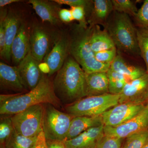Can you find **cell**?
<instances>
[{
  "mask_svg": "<svg viewBox=\"0 0 148 148\" xmlns=\"http://www.w3.org/2000/svg\"><path fill=\"white\" fill-rule=\"evenodd\" d=\"M48 104L57 108L60 107L61 103L55 95L53 82L44 75L38 85L27 93L1 94L0 114L2 115H13L33 106Z\"/></svg>",
  "mask_w": 148,
  "mask_h": 148,
  "instance_id": "1",
  "label": "cell"
},
{
  "mask_svg": "<svg viewBox=\"0 0 148 148\" xmlns=\"http://www.w3.org/2000/svg\"><path fill=\"white\" fill-rule=\"evenodd\" d=\"M53 85L56 95L63 104L70 105L86 97L84 72L73 57H67Z\"/></svg>",
  "mask_w": 148,
  "mask_h": 148,
  "instance_id": "2",
  "label": "cell"
},
{
  "mask_svg": "<svg viewBox=\"0 0 148 148\" xmlns=\"http://www.w3.org/2000/svg\"><path fill=\"white\" fill-rule=\"evenodd\" d=\"M115 12L113 18L107 23V32L113 41L116 47L129 54H140L137 39V30L129 16Z\"/></svg>",
  "mask_w": 148,
  "mask_h": 148,
  "instance_id": "3",
  "label": "cell"
},
{
  "mask_svg": "<svg viewBox=\"0 0 148 148\" xmlns=\"http://www.w3.org/2000/svg\"><path fill=\"white\" fill-rule=\"evenodd\" d=\"M90 29L80 27L70 41V53L86 73L107 72L111 64L99 62L89 44Z\"/></svg>",
  "mask_w": 148,
  "mask_h": 148,
  "instance_id": "4",
  "label": "cell"
},
{
  "mask_svg": "<svg viewBox=\"0 0 148 148\" xmlns=\"http://www.w3.org/2000/svg\"><path fill=\"white\" fill-rule=\"evenodd\" d=\"M120 95L108 93L86 96L66 107L67 113L73 117L96 116L119 104Z\"/></svg>",
  "mask_w": 148,
  "mask_h": 148,
  "instance_id": "5",
  "label": "cell"
},
{
  "mask_svg": "<svg viewBox=\"0 0 148 148\" xmlns=\"http://www.w3.org/2000/svg\"><path fill=\"white\" fill-rule=\"evenodd\" d=\"M45 106L36 105L11 117L15 132L29 138L37 137L43 128Z\"/></svg>",
  "mask_w": 148,
  "mask_h": 148,
  "instance_id": "6",
  "label": "cell"
},
{
  "mask_svg": "<svg viewBox=\"0 0 148 148\" xmlns=\"http://www.w3.org/2000/svg\"><path fill=\"white\" fill-rule=\"evenodd\" d=\"M43 129L47 140L65 141L73 116L45 104Z\"/></svg>",
  "mask_w": 148,
  "mask_h": 148,
  "instance_id": "7",
  "label": "cell"
},
{
  "mask_svg": "<svg viewBox=\"0 0 148 148\" xmlns=\"http://www.w3.org/2000/svg\"><path fill=\"white\" fill-rule=\"evenodd\" d=\"M148 130V109L146 107L136 116L118 126L104 127L105 135L122 139Z\"/></svg>",
  "mask_w": 148,
  "mask_h": 148,
  "instance_id": "8",
  "label": "cell"
},
{
  "mask_svg": "<svg viewBox=\"0 0 148 148\" xmlns=\"http://www.w3.org/2000/svg\"><path fill=\"white\" fill-rule=\"evenodd\" d=\"M146 106L130 103H119L101 115L104 126L115 127L141 112Z\"/></svg>",
  "mask_w": 148,
  "mask_h": 148,
  "instance_id": "9",
  "label": "cell"
},
{
  "mask_svg": "<svg viewBox=\"0 0 148 148\" xmlns=\"http://www.w3.org/2000/svg\"><path fill=\"white\" fill-rule=\"evenodd\" d=\"M30 51L40 63L49 52L52 36L49 31L39 24L33 25L30 32Z\"/></svg>",
  "mask_w": 148,
  "mask_h": 148,
  "instance_id": "10",
  "label": "cell"
},
{
  "mask_svg": "<svg viewBox=\"0 0 148 148\" xmlns=\"http://www.w3.org/2000/svg\"><path fill=\"white\" fill-rule=\"evenodd\" d=\"M120 95L119 103L145 105L148 99V73L127 83Z\"/></svg>",
  "mask_w": 148,
  "mask_h": 148,
  "instance_id": "11",
  "label": "cell"
},
{
  "mask_svg": "<svg viewBox=\"0 0 148 148\" xmlns=\"http://www.w3.org/2000/svg\"><path fill=\"white\" fill-rule=\"evenodd\" d=\"M40 64L32 55L30 50L17 66L24 86L29 91L38 85L44 75L40 68Z\"/></svg>",
  "mask_w": 148,
  "mask_h": 148,
  "instance_id": "12",
  "label": "cell"
},
{
  "mask_svg": "<svg viewBox=\"0 0 148 148\" xmlns=\"http://www.w3.org/2000/svg\"><path fill=\"white\" fill-rule=\"evenodd\" d=\"M70 41L65 36L56 40L54 45L45 57L49 75L57 73L62 68L70 52Z\"/></svg>",
  "mask_w": 148,
  "mask_h": 148,
  "instance_id": "13",
  "label": "cell"
},
{
  "mask_svg": "<svg viewBox=\"0 0 148 148\" xmlns=\"http://www.w3.org/2000/svg\"><path fill=\"white\" fill-rule=\"evenodd\" d=\"M30 32L27 25L21 23L11 48V59L14 64L18 66L27 55L30 50Z\"/></svg>",
  "mask_w": 148,
  "mask_h": 148,
  "instance_id": "14",
  "label": "cell"
},
{
  "mask_svg": "<svg viewBox=\"0 0 148 148\" xmlns=\"http://www.w3.org/2000/svg\"><path fill=\"white\" fill-rule=\"evenodd\" d=\"M104 125L88 130L76 138L64 141L67 148H95L105 135Z\"/></svg>",
  "mask_w": 148,
  "mask_h": 148,
  "instance_id": "15",
  "label": "cell"
},
{
  "mask_svg": "<svg viewBox=\"0 0 148 148\" xmlns=\"http://www.w3.org/2000/svg\"><path fill=\"white\" fill-rule=\"evenodd\" d=\"M0 85L4 90L22 91L26 89L17 66H10L0 63Z\"/></svg>",
  "mask_w": 148,
  "mask_h": 148,
  "instance_id": "16",
  "label": "cell"
},
{
  "mask_svg": "<svg viewBox=\"0 0 148 148\" xmlns=\"http://www.w3.org/2000/svg\"><path fill=\"white\" fill-rule=\"evenodd\" d=\"M86 96L104 95L109 93V79L107 72L86 73Z\"/></svg>",
  "mask_w": 148,
  "mask_h": 148,
  "instance_id": "17",
  "label": "cell"
},
{
  "mask_svg": "<svg viewBox=\"0 0 148 148\" xmlns=\"http://www.w3.org/2000/svg\"><path fill=\"white\" fill-rule=\"evenodd\" d=\"M103 125L101 116H80L73 118L68 135L65 141L76 138L88 130Z\"/></svg>",
  "mask_w": 148,
  "mask_h": 148,
  "instance_id": "18",
  "label": "cell"
},
{
  "mask_svg": "<svg viewBox=\"0 0 148 148\" xmlns=\"http://www.w3.org/2000/svg\"><path fill=\"white\" fill-rule=\"evenodd\" d=\"M21 22L19 16L13 12H9L5 21V49L3 58L7 61L11 60V48Z\"/></svg>",
  "mask_w": 148,
  "mask_h": 148,
  "instance_id": "19",
  "label": "cell"
},
{
  "mask_svg": "<svg viewBox=\"0 0 148 148\" xmlns=\"http://www.w3.org/2000/svg\"><path fill=\"white\" fill-rule=\"evenodd\" d=\"M114 10L112 3L110 0H94L92 1V8L89 22L90 28L98 24L106 25L107 19Z\"/></svg>",
  "mask_w": 148,
  "mask_h": 148,
  "instance_id": "20",
  "label": "cell"
},
{
  "mask_svg": "<svg viewBox=\"0 0 148 148\" xmlns=\"http://www.w3.org/2000/svg\"><path fill=\"white\" fill-rule=\"evenodd\" d=\"M29 3L32 5L36 13L43 21H47L54 25L60 23L59 10L49 1L30 0Z\"/></svg>",
  "mask_w": 148,
  "mask_h": 148,
  "instance_id": "21",
  "label": "cell"
},
{
  "mask_svg": "<svg viewBox=\"0 0 148 148\" xmlns=\"http://www.w3.org/2000/svg\"><path fill=\"white\" fill-rule=\"evenodd\" d=\"M90 29L89 44L94 53L116 47L106 30H101L98 25Z\"/></svg>",
  "mask_w": 148,
  "mask_h": 148,
  "instance_id": "22",
  "label": "cell"
},
{
  "mask_svg": "<svg viewBox=\"0 0 148 148\" xmlns=\"http://www.w3.org/2000/svg\"><path fill=\"white\" fill-rule=\"evenodd\" d=\"M110 69L123 75L129 82L143 76L147 73L142 68L128 64L123 57L117 54L111 64Z\"/></svg>",
  "mask_w": 148,
  "mask_h": 148,
  "instance_id": "23",
  "label": "cell"
},
{
  "mask_svg": "<svg viewBox=\"0 0 148 148\" xmlns=\"http://www.w3.org/2000/svg\"><path fill=\"white\" fill-rule=\"evenodd\" d=\"M109 79V92L114 95H120L129 80L123 75L109 69L107 72Z\"/></svg>",
  "mask_w": 148,
  "mask_h": 148,
  "instance_id": "24",
  "label": "cell"
},
{
  "mask_svg": "<svg viewBox=\"0 0 148 148\" xmlns=\"http://www.w3.org/2000/svg\"><path fill=\"white\" fill-rule=\"evenodd\" d=\"M136 30L140 55L145 63L148 73V28L139 27Z\"/></svg>",
  "mask_w": 148,
  "mask_h": 148,
  "instance_id": "25",
  "label": "cell"
},
{
  "mask_svg": "<svg viewBox=\"0 0 148 148\" xmlns=\"http://www.w3.org/2000/svg\"><path fill=\"white\" fill-rule=\"evenodd\" d=\"M36 138L25 137L15 132L5 147L6 148H32Z\"/></svg>",
  "mask_w": 148,
  "mask_h": 148,
  "instance_id": "26",
  "label": "cell"
},
{
  "mask_svg": "<svg viewBox=\"0 0 148 148\" xmlns=\"http://www.w3.org/2000/svg\"><path fill=\"white\" fill-rule=\"evenodd\" d=\"M114 10L135 17L138 10L136 3L130 0H112Z\"/></svg>",
  "mask_w": 148,
  "mask_h": 148,
  "instance_id": "27",
  "label": "cell"
},
{
  "mask_svg": "<svg viewBox=\"0 0 148 148\" xmlns=\"http://www.w3.org/2000/svg\"><path fill=\"white\" fill-rule=\"evenodd\" d=\"M15 132L10 117L1 119L0 122V143L5 146Z\"/></svg>",
  "mask_w": 148,
  "mask_h": 148,
  "instance_id": "28",
  "label": "cell"
},
{
  "mask_svg": "<svg viewBox=\"0 0 148 148\" xmlns=\"http://www.w3.org/2000/svg\"><path fill=\"white\" fill-rule=\"evenodd\" d=\"M126 139L122 148H143L148 140V130L131 135Z\"/></svg>",
  "mask_w": 148,
  "mask_h": 148,
  "instance_id": "29",
  "label": "cell"
},
{
  "mask_svg": "<svg viewBox=\"0 0 148 148\" xmlns=\"http://www.w3.org/2000/svg\"><path fill=\"white\" fill-rule=\"evenodd\" d=\"M116 55V47L95 53L96 60L104 64H112Z\"/></svg>",
  "mask_w": 148,
  "mask_h": 148,
  "instance_id": "30",
  "label": "cell"
},
{
  "mask_svg": "<svg viewBox=\"0 0 148 148\" xmlns=\"http://www.w3.org/2000/svg\"><path fill=\"white\" fill-rule=\"evenodd\" d=\"M123 139L104 135L95 148H121Z\"/></svg>",
  "mask_w": 148,
  "mask_h": 148,
  "instance_id": "31",
  "label": "cell"
},
{
  "mask_svg": "<svg viewBox=\"0 0 148 148\" xmlns=\"http://www.w3.org/2000/svg\"><path fill=\"white\" fill-rule=\"evenodd\" d=\"M135 17L139 27L148 28V0L144 1Z\"/></svg>",
  "mask_w": 148,
  "mask_h": 148,
  "instance_id": "32",
  "label": "cell"
},
{
  "mask_svg": "<svg viewBox=\"0 0 148 148\" xmlns=\"http://www.w3.org/2000/svg\"><path fill=\"white\" fill-rule=\"evenodd\" d=\"M72 15L74 20L79 22L80 27L86 28V8L82 6H76L71 7Z\"/></svg>",
  "mask_w": 148,
  "mask_h": 148,
  "instance_id": "33",
  "label": "cell"
},
{
  "mask_svg": "<svg viewBox=\"0 0 148 148\" xmlns=\"http://www.w3.org/2000/svg\"><path fill=\"white\" fill-rule=\"evenodd\" d=\"M6 11L1 10L0 17V54L1 57H3L5 49V21L7 16Z\"/></svg>",
  "mask_w": 148,
  "mask_h": 148,
  "instance_id": "34",
  "label": "cell"
},
{
  "mask_svg": "<svg viewBox=\"0 0 148 148\" xmlns=\"http://www.w3.org/2000/svg\"><path fill=\"white\" fill-rule=\"evenodd\" d=\"M52 1L59 5H66L70 6L71 7L82 6L86 9L92 4H90L92 1L85 0H53Z\"/></svg>",
  "mask_w": 148,
  "mask_h": 148,
  "instance_id": "35",
  "label": "cell"
},
{
  "mask_svg": "<svg viewBox=\"0 0 148 148\" xmlns=\"http://www.w3.org/2000/svg\"><path fill=\"white\" fill-rule=\"evenodd\" d=\"M32 148H48L47 139L43 128L37 136Z\"/></svg>",
  "mask_w": 148,
  "mask_h": 148,
  "instance_id": "36",
  "label": "cell"
},
{
  "mask_svg": "<svg viewBox=\"0 0 148 148\" xmlns=\"http://www.w3.org/2000/svg\"><path fill=\"white\" fill-rule=\"evenodd\" d=\"M59 17L61 21L70 23L74 20L71 10L62 9L59 12Z\"/></svg>",
  "mask_w": 148,
  "mask_h": 148,
  "instance_id": "37",
  "label": "cell"
},
{
  "mask_svg": "<svg viewBox=\"0 0 148 148\" xmlns=\"http://www.w3.org/2000/svg\"><path fill=\"white\" fill-rule=\"evenodd\" d=\"M48 148H67L64 141L58 140H47Z\"/></svg>",
  "mask_w": 148,
  "mask_h": 148,
  "instance_id": "38",
  "label": "cell"
},
{
  "mask_svg": "<svg viewBox=\"0 0 148 148\" xmlns=\"http://www.w3.org/2000/svg\"><path fill=\"white\" fill-rule=\"evenodd\" d=\"M19 0H1L0 1V6L1 7L5 6L8 5L12 3L19 2H21Z\"/></svg>",
  "mask_w": 148,
  "mask_h": 148,
  "instance_id": "39",
  "label": "cell"
},
{
  "mask_svg": "<svg viewBox=\"0 0 148 148\" xmlns=\"http://www.w3.org/2000/svg\"><path fill=\"white\" fill-rule=\"evenodd\" d=\"M143 148H148V140L147 141V143H146L145 145V146H144Z\"/></svg>",
  "mask_w": 148,
  "mask_h": 148,
  "instance_id": "40",
  "label": "cell"
},
{
  "mask_svg": "<svg viewBox=\"0 0 148 148\" xmlns=\"http://www.w3.org/2000/svg\"><path fill=\"white\" fill-rule=\"evenodd\" d=\"M146 107L148 109V99L147 101V103H146Z\"/></svg>",
  "mask_w": 148,
  "mask_h": 148,
  "instance_id": "41",
  "label": "cell"
},
{
  "mask_svg": "<svg viewBox=\"0 0 148 148\" xmlns=\"http://www.w3.org/2000/svg\"><path fill=\"white\" fill-rule=\"evenodd\" d=\"M0 148H6L5 146L1 145V147Z\"/></svg>",
  "mask_w": 148,
  "mask_h": 148,
  "instance_id": "42",
  "label": "cell"
}]
</instances>
